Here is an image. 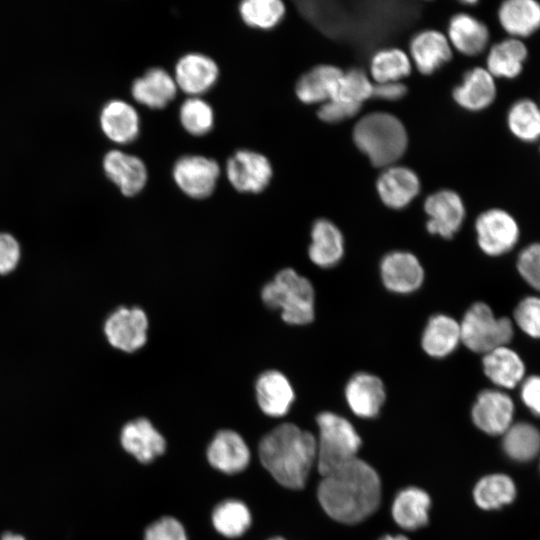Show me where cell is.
Here are the masks:
<instances>
[{
  "instance_id": "17",
  "label": "cell",
  "mask_w": 540,
  "mask_h": 540,
  "mask_svg": "<svg viewBox=\"0 0 540 540\" xmlns=\"http://www.w3.org/2000/svg\"><path fill=\"white\" fill-rule=\"evenodd\" d=\"M121 445L140 463L148 464L166 450L162 434L146 418H137L124 425L120 435Z\"/></svg>"
},
{
  "instance_id": "32",
  "label": "cell",
  "mask_w": 540,
  "mask_h": 540,
  "mask_svg": "<svg viewBox=\"0 0 540 540\" xmlns=\"http://www.w3.org/2000/svg\"><path fill=\"white\" fill-rule=\"evenodd\" d=\"M343 71L333 65H318L298 80L295 92L306 104L326 102L333 97L337 82Z\"/></svg>"
},
{
  "instance_id": "31",
  "label": "cell",
  "mask_w": 540,
  "mask_h": 540,
  "mask_svg": "<svg viewBox=\"0 0 540 540\" xmlns=\"http://www.w3.org/2000/svg\"><path fill=\"white\" fill-rule=\"evenodd\" d=\"M430 505V497L424 490L407 487L394 498L392 517L401 528L416 530L427 524Z\"/></svg>"
},
{
  "instance_id": "9",
  "label": "cell",
  "mask_w": 540,
  "mask_h": 540,
  "mask_svg": "<svg viewBox=\"0 0 540 540\" xmlns=\"http://www.w3.org/2000/svg\"><path fill=\"white\" fill-rule=\"evenodd\" d=\"M179 189L194 199L210 196L220 176V166L214 159L201 155H185L179 158L172 170Z\"/></svg>"
},
{
  "instance_id": "4",
  "label": "cell",
  "mask_w": 540,
  "mask_h": 540,
  "mask_svg": "<svg viewBox=\"0 0 540 540\" xmlns=\"http://www.w3.org/2000/svg\"><path fill=\"white\" fill-rule=\"evenodd\" d=\"M263 303L280 312L282 320L295 326L315 318V290L311 281L292 268L280 270L261 290Z\"/></svg>"
},
{
  "instance_id": "1",
  "label": "cell",
  "mask_w": 540,
  "mask_h": 540,
  "mask_svg": "<svg viewBox=\"0 0 540 540\" xmlns=\"http://www.w3.org/2000/svg\"><path fill=\"white\" fill-rule=\"evenodd\" d=\"M317 497L323 510L335 521L359 523L380 504V478L368 463L355 458L323 476Z\"/></svg>"
},
{
  "instance_id": "26",
  "label": "cell",
  "mask_w": 540,
  "mask_h": 540,
  "mask_svg": "<svg viewBox=\"0 0 540 540\" xmlns=\"http://www.w3.org/2000/svg\"><path fill=\"white\" fill-rule=\"evenodd\" d=\"M177 89L174 78L166 70L154 67L133 81L131 94L138 103L161 109L174 99Z\"/></svg>"
},
{
  "instance_id": "38",
  "label": "cell",
  "mask_w": 540,
  "mask_h": 540,
  "mask_svg": "<svg viewBox=\"0 0 540 540\" xmlns=\"http://www.w3.org/2000/svg\"><path fill=\"white\" fill-rule=\"evenodd\" d=\"M239 12L248 26L271 29L284 17L285 5L280 0H245L240 3Z\"/></svg>"
},
{
  "instance_id": "24",
  "label": "cell",
  "mask_w": 540,
  "mask_h": 540,
  "mask_svg": "<svg viewBox=\"0 0 540 540\" xmlns=\"http://www.w3.org/2000/svg\"><path fill=\"white\" fill-rule=\"evenodd\" d=\"M103 133L113 142L126 144L134 141L140 130L136 109L129 103L114 99L106 103L100 113Z\"/></svg>"
},
{
  "instance_id": "23",
  "label": "cell",
  "mask_w": 540,
  "mask_h": 540,
  "mask_svg": "<svg viewBox=\"0 0 540 540\" xmlns=\"http://www.w3.org/2000/svg\"><path fill=\"white\" fill-rule=\"evenodd\" d=\"M497 87L495 78L482 67L468 70L460 85L453 89L455 102L468 111H481L488 108L495 100Z\"/></svg>"
},
{
  "instance_id": "40",
  "label": "cell",
  "mask_w": 540,
  "mask_h": 540,
  "mask_svg": "<svg viewBox=\"0 0 540 540\" xmlns=\"http://www.w3.org/2000/svg\"><path fill=\"white\" fill-rule=\"evenodd\" d=\"M179 118L182 127L194 136L207 134L214 124L212 107L199 97L187 98L182 103Z\"/></svg>"
},
{
  "instance_id": "19",
  "label": "cell",
  "mask_w": 540,
  "mask_h": 540,
  "mask_svg": "<svg viewBox=\"0 0 540 540\" xmlns=\"http://www.w3.org/2000/svg\"><path fill=\"white\" fill-rule=\"evenodd\" d=\"M103 169L106 176L127 197L141 192L148 178L147 168L139 157L116 149L105 154Z\"/></svg>"
},
{
  "instance_id": "6",
  "label": "cell",
  "mask_w": 540,
  "mask_h": 540,
  "mask_svg": "<svg viewBox=\"0 0 540 540\" xmlns=\"http://www.w3.org/2000/svg\"><path fill=\"white\" fill-rule=\"evenodd\" d=\"M459 324L461 343L470 351L482 355L506 346L514 335L510 318L495 316L491 307L481 301L473 303L465 311Z\"/></svg>"
},
{
  "instance_id": "33",
  "label": "cell",
  "mask_w": 540,
  "mask_h": 540,
  "mask_svg": "<svg viewBox=\"0 0 540 540\" xmlns=\"http://www.w3.org/2000/svg\"><path fill=\"white\" fill-rule=\"evenodd\" d=\"M511 134L525 143L540 140V106L529 98L513 102L506 117Z\"/></svg>"
},
{
  "instance_id": "48",
  "label": "cell",
  "mask_w": 540,
  "mask_h": 540,
  "mask_svg": "<svg viewBox=\"0 0 540 540\" xmlns=\"http://www.w3.org/2000/svg\"><path fill=\"white\" fill-rule=\"evenodd\" d=\"M1 540H25V539L20 535L6 533L2 536Z\"/></svg>"
},
{
  "instance_id": "46",
  "label": "cell",
  "mask_w": 540,
  "mask_h": 540,
  "mask_svg": "<svg viewBox=\"0 0 540 540\" xmlns=\"http://www.w3.org/2000/svg\"><path fill=\"white\" fill-rule=\"evenodd\" d=\"M521 398L527 408L540 416V375H531L522 381Z\"/></svg>"
},
{
  "instance_id": "11",
  "label": "cell",
  "mask_w": 540,
  "mask_h": 540,
  "mask_svg": "<svg viewBox=\"0 0 540 540\" xmlns=\"http://www.w3.org/2000/svg\"><path fill=\"white\" fill-rule=\"evenodd\" d=\"M226 175L237 191L259 193L270 183L273 169L270 161L263 154L242 149L228 159Z\"/></svg>"
},
{
  "instance_id": "3",
  "label": "cell",
  "mask_w": 540,
  "mask_h": 540,
  "mask_svg": "<svg viewBox=\"0 0 540 540\" xmlns=\"http://www.w3.org/2000/svg\"><path fill=\"white\" fill-rule=\"evenodd\" d=\"M353 141L373 166L390 167L405 153L408 136L397 117L385 112H373L356 123Z\"/></svg>"
},
{
  "instance_id": "35",
  "label": "cell",
  "mask_w": 540,
  "mask_h": 540,
  "mask_svg": "<svg viewBox=\"0 0 540 540\" xmlns=\"http://www.w3.org/2000/svg\"><path fill=\"white\" fill-rule=\"evenodd\" d=\"M515 494L513 481L503 474H493L480 479L473 492L476 504L485 510L510 503Z\"/></svg>"
},
{
  "instance_id": "45",
  "label": "cell",
  "mask_w": 540,
  "mask_h": 540,
  "mask_svg": "<svg viewBox=\"0 0 540 540\" xmlns=\"http://www.w3.org/2000/svg\"><path fill=\"white\" fill-rule=\"evenodd\" d=\"M20 258V247L16 239L6 233H0V274L12 271Z\"/></svg>"
},
{
  "instance_id": "49",
  "label": "cell",
  "mask_w": 540,
  "mask_h": 540,
  "mask_svg": "<svg viewBox=\"0 0 540 540\" xmlns=\"http://www.w3.org/2000/svg\"><path fill=\"white\" fill-rule=\"evenodd\" d=\"M380 540H409L408 538H406L405 536L403 535H386L384 537H382Z\"/></svg>"
},
{
  "instance_id": "43",
  "label": "cell",
  "mask_w": 540,
  "mask_h": 540,
  "mask_svg": "<svg viewBox=\"0 0 540 540\" xmlns=\"http://www.w3.org/2000/svg\"><path fill=\"white\" fill-rule=\"evenodd\" d=\"M144 540H188L182 523L171 516L152 522L145 530Z\"/></svg>"
},
{
  "instance_id": "5",
  "label": "cell",
  "mask_w": 540,
  "mask_h": 540,
  "mask_svg": "<svg viewBox=\"0 0 540 540\" xmlns=\"http://www.w3.org/2000/svg\"><path fill=\"white\" fill-rule=\"evenodd\" d=\"M316 423L319 430L316 460L322 476L357 458L361 438L346 418L324 411L317 415Z\"/></svg>"
},
{
  "instance_id": "13",
  "label": "cell",
  "mask_w": 540,
  "mask_h": 540,
  "mask_svg": "<svg viewBox=\"0 0 540 540\" xmlns=\"http://www.w3.org/2000/svg\"><path fill=\"white\" fill-rule=\"evenodd\" d=\"M514 414L512 399L496 389H485L478 393L471 410L473 423L490 435L504 433L511 426Z\"/></svg>"
},
{
  "instance_id": "30",
  "label": "cell",
  "mask_w": 540,
  "mask_h": 540,
  "mask_svg": "<svg viewBox=\"0 0 540 540\" xmlns=\"http://www.w3.org/2000/svg\"><path fill=\"white\" fill-rule=\"evenodd\" d=\"M527 57L525 43L521 39L509 37L490 48L486 69L494 78L514 79L522 73Z\"/></svg>"
},
{
  "instance_id": "14",
  "label": "cell",
  "mask_w": 540,
  "mask_h": 540,
  "mask_svg": "<svg viewBox=\"0 0 540 540\" xmlns=\"http://www.w3.org/2000/svg\"><path fill=\"white\" fill-rule=\"evenodd\" d=\"M350 410L360 418H374L380 413L386 390L383 381L375 374L359 371L351 375L344 388Z\"/></svg>"
},
{
  "instance_id": "44",
  "label": "cell",
  "mask_w": 540,
  "mask_h": 540,
  "mask_svg": "<svg viewBox=\"0 0 540 540\" xmlns=\"http://www.w3.org/2000/svg\"><path fill=\"white\" fill-rule=\"evenodd\" d=\"M360 109L361 105L328 100L318 109L317 115L324 122L338 123L355 116Z\"/></svg>"
},
{
  "instance_id": "28",
  "label": "cell",
  "mask_w": 540,
  "mask_h": 540,
  "mask_svg": "<svg viewBox=\"0 0 540 540\" xmlns=\"http://www.w3.org/2000/svg\"><path fill=\"white\" fill-rule=\"evenodd\" d=\"M498 21L512 38L521 39L540 29V2L536 0H507L498 8Z\"/></svg>"
},
{
  "instance_id": "29",
  "label": "cell",
  "mask_w": 540,
  "mask_h": 540,
  "mask_svg": "<svg viewBox=\"0 0 540 540\" xmlns=\"http://www.w3.org/2000/svg\"><path fill=\"white\" fill-rule=\"evenodd\" d=\"M448 36L450 43L460 53L476 56L486 49L490 33L483 22L469 14L460 13L451 18Z\"/></svg>"
},
{
  "instance_id": "20",
  "label": "cell",
  "mask_w": 540,
  "mask_h": 540,
  "mask_svg": "<svg viewBox=\"0 0 540 540\" xmlns=\"http://www.w3.org/2000/svg\"><path fill=\"white\" fill-rule=\"evenodd\" d=\"M255 392L259 408L270 417L286 415L295 401L291 382L278 370L261 373L256 380Z\"/></svg>"
},
{
  "instance_id": "18",
  "label": "cell",
  "mask_w": 540,
  "mask_h": 540,
  "mask_svg": "<svg viewBox=\"0 0 540 540\" xmlns=\"http://www.w3.org/2000/svg\"><path fill=\"white\" fill-rule=\"evenodd\" d=\"M345 254V240L341 230L326 218L317 219L310 231L308 257L321 269L337 266Z\"/></svg>"
},
{
  "instance_id": "42",
  "label": "cell",
  "mask_w": 540,
  "mask_h": 540,
  "mask_svg": "<svg viewBox=\"0 0 540 540\" xmlns=\"http://www.w3.org/2000/svg\"><path fill=\"white\" fill-rule=\"evenodd\" d=\"M516 267L522 279L540 292V243L524 247L517 257Z\"/></svg>"
},
{
  "instance_id": "41",
  "label": "cell",
  "mask_w": 540,
  "mask_h": 540,
  "mask_svg": "<svg viewBox=\"0 0 540 540\" xmlns=\"http://www.w3.org/2000/svg\"><path fill=\"white\" fill-rule=\"evenodd\" d=\"M514 320L525 334L540 339V297L528 296L520 300L514 310Z\"/></svg>"
},
{
  "instance_id": "10",
  "label": "cell",
  "mask_w": 540,
  "mask_h": 540,
  "mask_svg": "<svg viewBox=\"0 0 540 540\" xmlns=\"http://www.w3.org/2000/svg\"><path fill=\"white\" fill-rule=\"evenodd\" d=\"M148 317L139 307H119L106 319L104 332L116 349L132 353L147 341Z\"/></svg>"
},
{
  "instance_id": "39",
  "label": "cell",
  "mask_w": 540,
  "mask_h": 540,
  "mask_svg": "<svg viewBox=\"0 0 540 540\" xmlns=\"http://www.w3.org/2000/svg\"><path fill=\"white\" fill-rule=\"evenodd\" d=\"M373 87L363 70L353 68L342 73L330 100L362 105L363 101L373 96Z\"/></svg>"
},
{
  "instance_id": "34",
  "label": "cell",
  "mask_w": 540,
  "mask_h": 540,
  "mask_svg": "<svg viewBox=\"0 0 540 540\" xmlns=\"http://www.w3.org/2000/svg\"><path fill=\"white\" fill-rule=\"evenodd\" d=\"M251 522L249 508L237 499L220 502L212 512V524L215 530L228 538L242 536L249 529Z\"/></svg>"
},
{
  "instance_id": "7",
  "label": "cell",
  "mask_w": 540,
  "mask_h": 540,
  "mask_svg": "<svg viewBox=\"0 0 540 540\" xmlns=\"http://www.w3.org/2000/svg\"><path fill=\"white\" fill-rule=\"evenodd\" d=\"M475 232L480 250L492 257L508 253L520 236L515 218L500 208L487 209L479 214L475 221Z\"/></svg>"
},
{
  "instance_id": "47",
  "label": "cell",
  "mask_w": 540,
  "mask_h": 540,
  "mask_svg": "<svg viewBox=\"0 0 540 540\" xmlns=\"http://www.w3.org/2000/svg\"><path fill=\"white\" fill-rule=\"evenodd\" d=\"M406 93L407 87L400 81L379 83L373 87V96L382 100L395 101Z\"/></svg>"
},
{
  "instance_id": "8",
  "label": "cell",
  "mask_w": 540,
  "mask_h": 540,
  "mask_svg": "<svg viewBox=\"0 0 540 540\" xmlns=\"http://www.w3.org/2000/svg\"><path fill=\"white\" fill-rule=\"evenodd\" d=\"M380 280L386 290L397 295H409L421 288L425 270L419 258L406 250L386 253L379 263Z\"/></svg>"
},
{
  "instance_id": "37",
  "label": "cell",
  "mask_w": 540,
  "mask_h": 540,
  "mask_svg": "<svg viewBox=\"0 0 540 540\" xmlns=\"http://www.w3.org/2000/svg\"><path fill=\"white\" fill-rule=\"evenodd\" d=\"M503 448L515 460H530L540 450V432L529 423L510 426L505 432Z\"/></svg>"
},
{
  "instance_id": "16",
  "label": "cell",
  "mask_w": 540,
  "mask_h": 540,
  "mask_svg": "<svg viewBox=\"0 0 540 540\" xmlns=\"http://www.w3.org/2000/svg\"><path fill=\"white\" fill-rule=\"evenodd\" d=\"M218 75V65L212 58L201 53H188L177 61L174 80L183 92L197 97L216 83Z\"/></svg>"
},
{
  "instance_id": "36",
  "label": "cell",
  "mask_w": 540,
  "mask_h": 540,
  "mask_svg": "<svg viewBox=\"0 0 540 540\" xmlns=\"http://www.w3.org/2000/svg\"><path fill=\"white\" fill-rule=\"evenodd\" d=\"M370 72L377 84L399 82L410 74L411 62L407 54L400 49H383L372 57Z\"/></svg>"
},
{
  "instance_id": "27",
  "label": "cell",
  "mask_w": 540,
  "mask_h": 540,
  "mask_svg": "<svg viewBox=\"0 0 540 540\" xmlns=\"http://www.w3.org/2000/svg\"><path fill=\"white\" fill-rule=\"evenodd\" d=\"M482 368L485 376L494 385L507 389L516 387L525 375L522 358L507 345L483 354Z\"/></svg>"
},
{
  "instance_id": "25",
  "label": "cell",
  "mask_w": 540,
  "mask_h": 540,
  "mask_svg": "<svg viewBox=\"0 0 540 540\" xmlns=\"http://www.w3.org/2000/svg\"><path fill=\"white\" fill-rule=\"evenodd\" d=\"M410 54L418 71L429 75L451 59L452 50L444 34L436 30H425L412 38Z\"/></svg>"
},
{
  "instance_id": "50",
  "label": "cell",
  "mask_w": 540,
  "mask_h": 540,
  "mask_svg": "<svg viewBox=\"0 0 540 540\" xmlns=\"http://www.w3.org/2000/svg\"><path fill=\"white\" fill-rule=\"evenodd\" d=\"M269 540H285V539L280 536H277V537L270 538Z\"/></svg>"
},
{
  "instance_id": "12",
  "label": "cell",
  "mask_w": 540,
  "mask_h": 540,
  "mask_svg": "<svg viewBox=\"0 0 540 540\" xmlns=\"http://www.w3.org/2000/svg\"><path fill=\"white\" fill-rule=\"evenodd\" d=\"M424 211L428 217L427 231L443 239L453 238L466 216L462 198L457 192L448 189L429 195L424 203Z\"/></svg>"
},
{
  "instance_id": "21",
  "label": "cell",
  "mask_w": 540,
  "mask_h": 540,
  "mask_svg": "<svg viewBox=\"0 0 540 540\" xmlns=\"http://www.w3.org/2000/svg\"><path fill=\"white\" fill-rule=\"evenodd\" d=\"M378 195L385 206L400 210L408 206L420 192V181L410 168L390 166L377 179Z\"/></svg>"
},
{
  "instance_id": "2",
  "label": "cell",
  "mask_w": 540,
  "mask_h": 540,
  "mask_svg": "<svg viewBox=\"0 0 540 540\" xmlns=\"http://www.w3.org/2000/svg\"><path fill=\"white\" fill-rule=\"evenodd\" d=\"M258 454L262 466L280 485L302 489L317 457V441L309 431L283 423L262 437Z\"/></svg>"
},
{
  "instance_id": "22",
  "label": "cell",
  "mask_w": 540,
  "mask_h": 540,
  "mask_svg": "<svg viewBox=\"0 0 540 540\" xmlns=\"http://www.w3.org/2000/svg\"><path fill=\"white\" fill-rule=\"evenodd\" d=\"M461 343L459 321L445 313L433 314L426 322L420 345L431 358L443 359L451 355Z\"/></svg>"
},
{
  "instance_id": "15",
  "label": "cell",
  "mask_w": 540,
  "mask_h": 540,
  "mask_svg": "<svg viewBox=\"0 0 540 540\" xmlns=\"http://www.w3.org/2000/svg\"><path fill=\"white\" fill-rule=\"evenodd\" d=\"M207 460L216 470L225 474L244 471L250 463L251 453L242 436L236 431H218L207 448Z\"/></svg>"
}]
</instances>
